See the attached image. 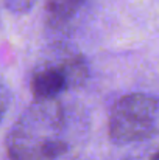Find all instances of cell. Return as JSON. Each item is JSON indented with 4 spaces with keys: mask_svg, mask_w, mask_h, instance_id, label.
Instances as JSON below:
<instances>
[{
    "mask_svg": "<svg viewBox=\"0 0 159 160\" xmlns=\"http://www.w3.org/2000/svg\"><path fill=\"white\" fill-rule=\"evenodd\" d=\"M87 121L62 98L33 100L5 138L8 160H70L84 142Z\"/></svg>",
    "mask_w": 159,
    "mask_h": 160,
    "instance_id": "obj_1",
    "label": "cell"
},
{
    "mask_svg": "<svg viewBox=\"0 0 159 160\" xmlns=\"http://www.w3.org/2000/svg\"><path fill=\"white\" fill-rule=\"evenodd\" d=\"M89 76L91 67L86 56L59 41L31 70L28 87L34 100L62 98L81 89Z\"/></svg>",
    "mask_w": 159,
    "mask_h": 160,
    "instance_id": "obj_2",
    "label": "cell"
},
{
    "mask_svg": "<svg viewBox=\"0 0 159 160\" xmlns=\"http://www.w3.org/2000/svg\"><path fill=\"white\" fill-rule=\"evenodd\" d=\"M87 0H45L44 25L49 33L64 36L72 31Z\"/></svg>",
    "mask_w": 159,
    "mask_h": 160,
    "instance_id": "obj_4",
    "label": "cell"
},
{
    "mask_svg": "<svg viewBox=\"0 0 159 160\" xmlns=\"http://www.w3.org/2000/svg\"><path fill=\"white\" fill-rule=\"evenodd\" d=\"M38 0H3V5L5 8L13 12V14H27L33 9V6L36 5Z\"/></svg>",
    "mask_w": 159,
    "mask_h": 160,
    "instance_id": "obj_5",
    "label": "cell"
},
{
    "mask_svg": "<svg viewBox=\"0 0 159 160\" xmlns=\"http://www.w3.org/2000/svg\"><path fill=\"white\" fill-rule=\"evenodd\" d=\"M159 121L158 98L145 92L120 97L108 115V137L114 145H136L156 137Z\"/></svg>",
    "mask_w": 159,
    "mask_h": 160,
    "instance_id": "obj_3",
    "label": "cell"
},
{
    "mask_svg": "<svg viewBox=\"0 0 159 160\" xmlns=\"http://www.w3.org/2000/svg\"><path fill=\"white\" fill-rule=\"evenodd\" d=\"M122 160H159L158 149L153 148L151 151H145V152H136V154H130Z\"/></svg>",
    "mask_w": 159,
    "mask_h": 160,
    "instance_id": "obj_7",
    "label": "cell"
},
{
    "mask_svg": "<svg viewBox=\"0 0 159 160\" xmlns=\"http://www.w3.org/2000/svg\"><path fill=\"white\" fill-rule=\"evenodd\" d=\"M11 104V93L3 82H0V124L6 117L8 107Z\"/></svg>",
    "mask_w": 159,
    "mask_h": 160,
    "instance_id": "obj_6",
    "label": "cell"
}]
</instances>
